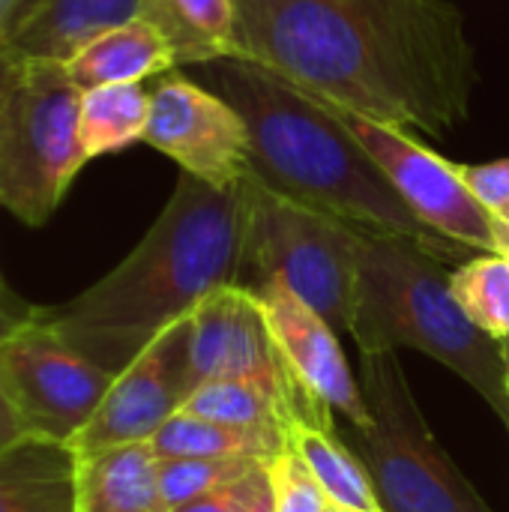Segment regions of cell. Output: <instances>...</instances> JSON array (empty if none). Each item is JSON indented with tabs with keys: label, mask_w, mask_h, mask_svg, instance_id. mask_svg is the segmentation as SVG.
<instances>
[{
	"label": "cell",
	"mask_w": 509,
	"mask_h": 512,
	"mask_svg": "<svg viewBox=\"0 0 509 512\" xmlns=\"http://www.w3.org/2000/svg\"><path fill=\"white\" fill-rule=\"evenodd\" d=\"M3 294H6V288H3V279H0V300H3Z\"/></svg>",
	"instance_id": "obj_35"
},
{
	"label": "cell",
	"mask_w": 509,
	"mask_h": 512,
	"mask_svg": "<svg viewBox=\"0 0 509 512\" xmlns=\"http://www.w3.org/2000/svg\"><path fill=\"white\" fill-rule=\"evenodd\" d=\"M159 459H261L270 462L288 447L282 426H234L177 411L153 438Z\"/></svg>",
	"instance_id": "obj_19"
},
{
	"label": "cell",
	"mask_w": 509,
	"mask_h": 512,
	"mask_svg": "<svg viewBox=\"0 0 509 512\" xmlns=\"http://www.w3.org/2000/svg\"><path fill=\"white\" fill-rule=\"evenodd\" d=\"M0 42H3V33H0Z\"/></svg>",
	"instance_id": "obj_36"
},
{
	"label": "cell",
	"mask_w": 509,
	"mask_h": 512,
	"mask_svg": "<svg viewBox=\"0 0 509 512\" xmlns=\"http://www.w3.org/2000/svg\"><path fill=\"white\" fill-rule=\"evenodd\" d=\"M450 288L465 315L492 339L509 336V255L480 252L450 273Z\"/></svg>",
	"instance_id": "obj_22"
},
{
	"label": "cell",
	"mask_w": 509,
	"mask_h": 512,
	"mask_svg": "<svg viewBox=\"0 0 509 512\" xmlns=\"http://www.w3.org/2000/svg\"><path fill=\"white\" fill-rule=\"evenodd\" d=\"M363 396L375 426L348 438L387 512H492L444 453L408 387L396 351L363 354Z\"/></svg>",
	"instance_id": "obj_7"
},
{
	"label": "cell",
	"mask_w": 509,
	"mask_h": 512,
	"mask_svg": "<svg viewBox=\"0 0 509 512\" xmlns=\"http://www.w3.org/2000/svg\"><path fill=\"white\" fill-rule=\"evenodd\" d=\"M246 237L240 288L276 279L336 333H351L357 306V225L303 204L255 171L240 183Z\"/></svg>",
	"instance_id": "obj_6"
},
{
	"label": "cell",
	"mask_w": 509,
	"mask_h": 512,
	"mask_svg": "<svg viewBox=\"0 0 509 512\" xmlns=\"http://www.w3.org/2000/svg\"><path fill=\"white\" fill-rule=\"evenodd\" d=\"M252 381L270 390L288 411V423L306 420L330 426V408L315 402L288 372L255 297L240 285L207 294L192 312L189 336V384Z\"/></svg>",
	"instance_id": "obj_10"
},
{
	"label": "cell",
	"mask_w": 509,
	"mask_h": 512,
	"mask_svg": "<svg viewBox=\"0 0 509 512\" xmlns=\"http://www.w3.org/2000/svg\"><path fill=\"white\" fill-rule=\"evenodd\" d=\"M327 512H354V510H345V507H336V504H330V507H327Z\"/></svg>",
	"instance_id": "obj_33"
},
{
	"label": "cell",
	"mask_w": 509,
	"mask_h": 512,
	"mask_svg": "<svg viewBox=\"0 0 509 512\" xmlns=\"http://www.w3.org/2000/svg\"><path fill=\"white\" fill-rule=\"evenodd\" d=\"M246 291L255 297L294 381L315 402H321L333 414H342L357 432L372 429V411L339 348V333L276 279L252 282L246 285Z\"/></svg>",
	"instance_id": "obj_13"
},
{
	"label": "cell",
	"mask_w": 509,
	"mask_h": 512,
	"mask_svg": "<svg viewBox=\"0 0 509 512\" xmlns=\"http://www.w3.org/2000/svg\"><path fill=\"white\" fill-rule=\"evenodd\" d=\"M288 444L312 468L330 504L354 512H387L360 456L342 441V435L336 438L330 426L294 420L288 423Z\"/></svg>",
	"instance_id": "obj_20"
},
{
	"label": "cell",
	"mask_w": 509,
	"mask_h": 512,
	"mask_svg": "<svg viewBox=\"0 0 509 512\" xmlns=\"http://www.w3.org/2000/svg\"><path fill=\"white\" fill-rule=\"evenodd\" d=\"M321 102L375 159V165L387 174L405 204L438 234L447 240L477 249V252H498V222L495 213L486 210L462 183L453 162L441 159L435 150L420 144L411 132L372 120L360 111H351L339 102L324 96H312Z\"/></svg>",
	"instance_id": "obj_9"
},
{
	"label": "cell",
	"mask_w": 509,
	"mask_h": 512,
	"mask_svg": "<svg viewBox=\"0 0 509 512\" xmlns=\"http://www.w3.org/2000/svg\"><path fill=\"white\" fill-rule=\"evenodd\" d=\"M78 453L72 444L24 432L0 447V512H75Z\"/></svg>",
	"instance_id": "obj_15"
},
{
	"label": "cell",
	"mask_w": 509,
	"mask_h": 512,
	"mask_svg": "<svg viewBox=\"0 0 509 512\" xmlns=\"http://www.w3.org/2000/svg\"><path fill=\"white\" fill-rule=\"evenodd\" d=\"M354 342L360 354L414 348L471 384L509 432V378L501 342L459 306L441 258L408 237L357 234Z\"/></svg>",
	"instance_id": "obj_4"
},
{
	"label": "cell",
	"mask_w": 509,
	"mask_h": 512,
	"mask_svg": "<svg viewBox=\"0 0 509 512\" xmlns=\"http://www.w3.org/2000/svg\"><path fill=\"white\" fill-rule=\"evenodd\" d=\"M498 222V240H501V255H509V207H504L501 213H495Z\"/></svg>",
	"instance_id": "obj_30"
},
{
	"label": "cell",
	"mask_w": 509,
	"mask_h": 512,
	"mask_svg": "<svg viewBox=\"0 0 509 512\" xmlns=\"http://www.w3.org/2000/svg\"><path fill=\"white\" fill-rule=\"evenodd\" d=\"M144 144L216 189H237L252 174V138L237 108L180 75H165L150 90Z\"/></svg>",
	"instance_id": "obj_11"
},
{
	"label": "cell",
	"mask_w": 509,
	"mask_h": 512,
	"mask_svg": "<svg viewBox=\"0 0 509 512\" xmlns=\"http://www.w3.org/2000/svg\"><path fill=\"white\" fill-rule=\"evenodd\" d=\"M183 414L216 420V423H234V426H282L288 429V411L285 405L264 387L252 381H207L189 393V399L180 408Z\"/></svg>",
	"instance_id": "obj_23"
},
{
	"label": "cell",
	"mask_w": 509,
	"mask_h": 512,
	"mask_svg": "<svg viewBox=\"0 0 509 512\" xmlns=\"http://www.w3.org/2000/svg\"><path fill=\"white\" fill-rule=\"evenodd\" d=\"M267 492H270V471L267 462H261L240 480H231L171 512H249Z\"/></svg>",
	"instance_id": "obj_26"
},
{
	"label": "cell",
	"mask_w": 509,
	"mask_h": 512,
	"mask_svg": "<svg viewBox=\"0 0 509 512\" xmlns=\"http://www.w3.org/2000/svg\"><path fill=\"white\" fill-rule=\"evenodd\" d=\"M237 57L405 132L447 135L477 87L450 0H234Z\"/></svg>",
	"instance_id": "obj_1"
},
{
	"label": "cell",
	"mask_w": 509,
	"mask_h": 512,
	"mask_svg": "<svg viewBox=\"0 0 509 512\" xmlns=\"http://www.w3.org/2000/svg\"><path fill=\"white\" fill-rule=\"evenodd\" d=\"M501 351H504V363H507V378H509V336L501 339Z\"/></svg>",
	"instance_id": "obj_32"
},
{
	"label": "cell",
	"mask_w": 509,
	"mask_h": 512,
	"mask_svg": "<svg viewBox=\"0 0 509 512\" xmlns=\"http://www.w3.org/2000/svg\"><path fill=\"white\" fill-rule=\"evenodd\" d=\"M246 204L186 171L141 243L63 306L33 309L63 342L120 375L159 333L189 318L216 288L237 285Z\"/></svg>",
	"instance_id": "obj_2"
},
{
	"label": "cell",
	"mask_w": 509,
	"mask_h": 512,
	"mask_svg": "<svg viewBox=\"0 0 509 512\" xmlns=\"http://www.w3.org/2000/svg\"><path fill=\"white\" fill-rule=\"evenodd\" d=\"M63 69L78 90H93L105 84H141L144 78L177 69V57L150 21L132 18L90 39Z\"/></svg>",
	"instance_id": "obj_17"
},
{
	"label": "cell",
	"mask_w": 509,
	"mask_h": 512,
	"mask_svg": "<svg viewBox=\"0 0 509 512\" xmlns=\"http://www.w3.org/2000/svg\"><path fill=\"white\" fill-rule=\"evenodd\" d=\"M249 512H276V504H273V486H270V492H267V495H264Z\"/></svg>",
	"instance_id": "obj_31"
},
{
	"label": "cell",
	"mask_w": 509,
	"mask_h": 512,
	"mask_svg": "<svg viewBox=\"0 0 509 512\" xmlns=\"http://www.w3.org/2000/svg\"><path fill=\"white\" fill-rule=\"evenodd\" d=\"M204 66L213 90L243 117L252 171L264 183L363 231L408 237L435 258H459L468 249L429 228L363 144L309 93L240 57Z\"/></svg>",
	"instance_id": "obj_3"
},
{
	"label": "cell",
	"mask_w": 509,
	"mask_h": 512,
	"mask_svg": "<svg viewBox=\"0 0 509 512\" xmlns=\"http://www.w3.org/2000/svg\"><path fill=\"white\" fill-rule=\"evenodd\" d=\"M30 0H0V33L9 30V24L15 21V15L27 6Z\"/></svg>",
	"instance_id": "obj_29"
},
{
	"label": "cell",
	"mask_w": 509,
	"mask_h": 512,
	"mask_svg": "<svg viewBox=\"0 0 509 512\" xmlns=\"http://www.w3.org/2000/svg\"><path fill=\"white\" fill-rule=\"evenodd\" d=\"M138 18L165 36L177 66L237 57L234 0H144Z\"/></svg>",
	"instance_id": "obj_18"
},
{
	"label": "cell",
	"mask_w": 509,
	"mask_h": 512,
	"mask_svg": "<svg viewBox=\"0 0 509 512\" xmlns=\"http://www.w3.org/2000/svg\"><path fill=\"white\" fill-rule=\"evenodd\" d=\"M468 192L492 213L509 207V159L486 162V165H456Z\"/></svg>",
	"instance_id": "obj_27"
},
{
	"label": "cell",
	"mask_w": 509,
	"mask_h": 512,
	"mask_svg": "<svg viewBox=\"0 0 509 512\" xmlns=\"http://www.w3.org/2000/svg\"><path fill=\"white\" fill-rule=\"evenodd\" d=\"M261 459H159V489L168 512L249 474Z\"/></svg>",
	"instance_id": "obj_24"
},
{
	"label": "cell",
	"mask_w": 509,
	"mask_h": 512,
	"mask_svg": "<svg viewBox=\"0 0 509 512\" xmlns=\"http://www.w3.org/2000/svg\"><path fill=\"white\" fill-rule=\"evenodd\" d=\"M267 471L276 512H327V492L291 444L267 462Z\"/></svg>",
	"instance_id": "obj_25"
},
{
	"label": "cell",
	"mask_w": 509,
	"mask_h": 512,
	"mask_svg": "<svg viewBox=\"0 0 509 512\" xmlns=\"http://www.w3.org/2000/svg\"><path fill=\"white\" fill-rule=\"evenodd\" d=\"M0 318H3V312H0ZM24 432H27V426H24L21 414L15 411V405H12V399H9L6 375H3V366H0V435L9 438V441H15V438H21Z\"/></svg>",
	"instance_id": "obj_28"
},
{
	"label": "cell",
	"mask_w": 509,
	"mask_h": 512,
	"mask_svg": "<svg viewBox=\"0 0 509 512\" xmlns=\"http://www.w3.org/2000/svg\"><path fill=\"white\" fill-rule=\"evenodd\" d=\"M81 90L63 63L0 54V207L42 228L90 162L78 138Z\"/></svg>",
	"instance_id": "obj_5"
},
{
	"label": "cell",
	"mask_w": 509,
	"mask_h": 512,
	"mask_svg": "<svg viewBox=\"0 0 509 512\" xmlns=\"http://www.w3.org/2000/svg\"><path fill=\"white\" fill-rule=\"evenodd\" d=\"M0 366L27 432L66 444L93 420L117 378L63 342L33 309L0 318Z\"/></svg>",
	"instance_id": "obj_8"
},
{
	"label": "cell",
	"mask_w": 509,
	"mask_h": 512,
	"mask_svg": "<svg viewBox=\"0 0 509 512\" xmlns=\"http://www.w3.org/2000/svg\"><path fill=\"white\" fill-rule=\"evenodd\" d=\"M6 444H9V438H3V435H0V447H6Z\"/></svg>",
	"instance_id": "obj_34"
},
{
	"label": "cell",
	"mask_w": 509,
	"mask_h": 512,
	"mask_svg": "<svg viewBox=\"0 0 509 512\" xmlns=\"http://www.w3.org/2000/svg\"><path fill=\"white\" fill-rule=\"evenodd\" d=\"M75 512H168L150 441L78 456Z\"/></svg>",
	"instance_id": "obj_16"
},
{
	"label": "cell",
	"mask_w": 509,
	"mask_h": 512,
	"mask_svg": "<svg viewBox=\"0 0 509 512\" xmlns=\"http://www.w3.org/2000/svg\"><path fill=\"white\" fill-rule=\"evenodd\" d=\"M150 120V93L144 84H105L81 90L78 138L87 159L120 153L144 141Z\"/></svg>",
	"instance_id": "obj_21"
},
{
	"label": "cell",
	"mask_w": 509,
	"mask_h": 512,
	"mask_svg": "<svg viewBox=\"0 0 509 512\" xmlns=\"http://www.w3.org/2000/svg\"><path fill=\"white\" fill-rule=\"evenodd\" d=\"M144 0H30L3 33V57L66 63L99 33L141 15Z\"/></svg>",
	"instance_id": "obj_14"
},
{
	"label": "cell",
	"mask_w": 509,
	"mask_h": 512,
	"mask_svg": "<svg viewBox=\"0 0 509 512\" xmlns=\"http://www.w3.org/2000/svg\"><path fill=\"white\" fill-rule=\"evenodd\" d=\"M192 315L159 333L111 384L93 420L78 432V456L150 441L189 399Z\"/></svg>",
	"instance_id": "obj_12"
}]
</instances>
